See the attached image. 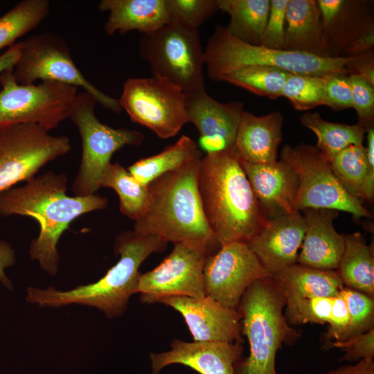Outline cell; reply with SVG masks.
I'll use <instances>...</instances> for the list:
<instances>
[{"label":"cell","instance_id":"83f0119b","mask_svg":"<svg viewBox=\"0 0 374 374\" xmlns=\"http://www.w3.org/2000/svg\"><path fill=\"white\" fill-rule=\"evenodd\" d=\"M230 17L227 32L244 43L260 46L268 19L270 0H217Z\"/></svg>","mask_w":374,"mask_h":374},{"label":"cell","instance_id":"603a6c76","mask_svg":"<svg viewBox=\"0 0 374 374\" xmlns=\"http://www.w3.org/2000/svg\"><path fill=\"white\" fill-rule=\"evenodd\" d=\"M283 124V116L278 111L260 116L244 111L234 145L239 159L254 164L276 161Z\"/></svg>","mask_w":374,"mask_h":374},{"label":"cell","instance_id":"8d00e7d4","mask_svg":"<svg viewBox=\"0 0 374 374\" xmlns=\"http://www.w3.org/2000/svg\"><path fill=\"white\" fill-rule=\"evenodd\" d=\"M333 297H315L285 302V318L288 323H328Z\"/></svg>","mask_w":374,"mask_h":374},{"label":"cell","instance_id":"ac0fdd59","mask_svg":"<svg viewBox=\"0 0 374 374\" xmlns=\"http://www.w3.org/2000/svg\"><path fill=\"white\" fill-rule=\"evenodd\" d=\"M241 342L184 341L177 339L170 349L149 355L152 374H159L170 365L181 364L199 374H235L242 359Z\"/></svg>","mask_w":374,"mask_h":374},{"label":"cell","instance_id":"f35d334b","mask_svg":"<svg viewBox=\"0 0 374 374\" xmlns=\"http://www.w3.org/2000/svg\"><path fill=\"white\" fill-rule=\"evenodd\" d=\"M353 108L357 112L358 124L367 130L373 127L374 86L366 80L354 75H349Z\"/></svg>","mask_w":374,"mask_h":374},{"label":"cell","instance_id":"ffe728a7","mask_svg":"<svg viewBox=\"0 0 374 374\" xmlns=\"http://www.w3.org/2000/svg\"><path fill=\"white\" fill-rule=\"evenodd\" d=\"M328 57H342L356 39L374 28L373 1L317 0Z\"/></svg>","mask_w":374,"mask_h":374},{"label":"cell","instance_id":"7402d4cb","mask_svg":"<svg viewBox=\"0 0 374 374\" xmlns=\"http://www.w3.org/2000/svg\"><path fill=\"white\" fill-rule=\"evenodd\" d=\"M302 212L306 229L297 263L336 271L345 247L344 235L339 234L333 224L339 211L306 208Z\"/></svg>","mask_w":374,"mask_h":374},{"label":"cell","instance_id":"7c38bea8","mask_svg":"<svg viewBox=\"0 0 374 374\" xmlns=\"http://www.w3.org/2000/svg\"><path fill=\"white\" fill-rule=\"evenodd\" d=\"M70 139L41 126L21 123L0 129V194L35 177L39 170L71 150Z\"/></svg>","mask_w":374,"mask_h":374},{"label":"cell","instance_id":"c3c4849f","mask_svg":"<svg viewBox=\"0 0 374 374\" xmlns=\"http://www.w3.org/2000/svg\"><path fill=\"white\" fill-rule=\"evenodd\" d=\"M325 374H374V362L372 359H364L355 364L340 366Z\"/></svg>","mask_w":374,"mask_h":374},{"label":"cell","instance_id":"bcb514c9","mask_svg":"<svg viewBox=\"0 0 374 374\" xmlns=\"http://www.w3.org/2000/svg\"><path fill=\"white\" fill-rule=\"evenodd\" d=\"M16 260L15 253L11 245L6 240L0 241V281L8 290L12 289L10 279L5 274V269L12 266Z\"/></svg>","mask_w":374,"mask_h":374},{"label":"cell","instance_id":"277c9868","mask_svg":"<svg viewBox=\"0 0 374 374\" xmlns=\"http://www.w3.org/2000/svg\"><path fill=\"white\" fill-rule=\"evenodd\" d=\"M167 245L155 235L122 232L114 244V253L120 258L98 280L66 291L53 287H28L26 301L48 307L87 305L98 308L107 318L121 317L127 310L130 296L136 294L140 266L151 254L163 251Z\"/></svg>","mask_w":374,"mask_h":374},{"label":"cell","instance_id":"6da1fadb","mask_svg":"<svg viewBox=\"0 0 374 374\" xmlns=\"http://www.w3.org/2000/svg\"><path fill=\"white\" fill-rule=\"evenodd\" d=\"M64 173L49 171L35 177L21 187L0 194V215L33 217L39 233L29 249L32 260L51 276L58 271L60 255L57 249L62 234L78 217L107 206V199L98 195L70 197L66 194Z\"/></svg>","mask_w":374,"mask_h":374},{"label":"cell","instance_id":"f6af8a7d","mask_svg":"<svg viewBox=\"0 0 374 374\" xmlns=\"http://www.w3.org/2000/svg\"><path fill=\"white\" fill-rule=\"evenodd\" d=\"M374 28L356 39L344 51L342 57H355L373 50Z\"/></svg>","mask_w":374,"mask_h":374},{"label":"cell","instance_id":"681fc988","mask_svg":"<svg viewBox=\"0 0 374 374\" xmlns=\"http://www.w3.org/2000/svg\"><path fill=\"white\" fill-rule=\"evenodd\" d=\"M21 51V42L15 43L0 55V76L6 70L11 69L17 62Z\"/></svg>","mask_w":374,"mask_h":374},{"label":"cell","instance_id":"2e32d148","mask_svg":"<svg viewBox=\"0 0 374 374\" xmlns=\"http://www.w3.org/2000/svg\"><path fill=\"white\" fill-rule=\"evenodd\" d=\"M185 94L188 123L197 129L202 148L206 153L233 149L244 104L218 102L206 93L205 87Z\"/></svg>","mask_w":374,"mask_h":374},{"label":"cell","instance_id":"ab89813d","mask_svg":"<svg viewBox=\"0 0 374 374\" xmlns=\"http://www.w3.org/2000/svg\"><path fill=\"white\" fill-rule=\"evenodd\" d=\"M288 2L289 0H270L269 17L260 46L272 49L283 50L285 12Z\"/></svg>","mask_w":374,"mask_h":374},{"label":"cell","instance_id":"f1b7e54d","mask_svg":"<svg viewBox=\"0 0 374 374\" xmlns=\"http://www.w3.org/2000/svg\"><path fill=\"white\" fill-rule=\"evenodd\" d=\"M302 125L314 133L316 147L330 161L351 145L363 144L366 129L361 125H347L328 121L318 113H305L300 117Z\"/></svg>","mask_w":374,"mask_h":374},{"label":"cell","instance_id":"ee69618b","mask_svg":"<svg viewBox=\"0 0 374 374\" xmlns=\"http://www.w3.org/2000/svg\"><path fill=\"white\" fill-rule=\"evenodd\" d=\"M348 75L359 76L374 86V51L373 50L364 54L350 57L346 64Z\"/></svg>","mask_w":374,"mask_h":374},{"label":"cell","instance_id":"60d3db41","mask_svg":"<svg viewBox=\"0 0 374 374\" xmlns=\"http://www.w3.org/2000/svg\"><path fill=\"white\" fill-rule=\"evenodd\" d=\"M323 105L335 111L353 108L349 75L341 73L326 75Z\"/></svg>","mask_w":374,"mask_h":374},{"label":"cell","instance_id":"484cf974","mask_svg":"<svg viewBox=\"0 0 374 374\" xmlns=\"http://www.w3.org/2000/svg\"><path fill=\"white\" fill-rule=\"evenodd\" d=\"M280 283L285 302L315 297H334L345 287L335 270L296 263L273 276Z\"/></svg>","mask_w":374,"mask_h":374},{"label":"cell","instance_id":"e0dca14e","mask_svg":"<svg viewBox=\"0 0 374 374\" xmlns=\"http://www.w3.org/2000/svg\"><path fill=\"white\" fill-rule=\"evenodd\" d=\"M159 303L183 317L194 341L241 342V314L212 298L172 296Z\"/></svg>","mask_w":374,"mask_h":374},{"label":"cell","instance_id":"d590c367","mask_svg":"<svg viewBox=\"0 0 374 374\" xmlns=\"http://www.w3.org/2000/svg\"><path fill=\"white\" fill-rule=\"evenodd\" d=\"M340 293L349 314V324L344 340L374 328L373 298L347 287H344Z\"/></svg>","mask_w":374,"mask_h":374},{"label":"cell","instance_id":"4fadbf2b","mask_svg":"<svg viewBox=\"0 0 374 374\" xmlns=\"http://www.w3.org/2000/svg\"><path fill=\"white\" fill-rule=\"evenodd\" d=\"M118 100L131 121L161 139L175 136L188 123L185 92L161 77L128 78Z\"/></svg>","mask_w":374,"mask_h":374},{"label":"cell","instance_id":"8992f818","mask_svg":"<svg viewBox=\"0 0 374 374\" xmlns=\"http://www.w3.org/2000/svg\"><path fill=\"white\" fill-rule=\"evenodd\" d=\"M204 51L207 75L215 82L221 81L234 71L250 66H273L292 74L348 75L346 64L350 59L323 57L248 44L233 37L222 26H216Z\"/></svg>","mask_w":374,"mask_h":374},{"label":"cell","instance_id":"9c48e42d","mask_svg":"<svg viewBox=\"0 0 374 374\" xmlns=\"http://www.w3.org/2000/svg\"><path fill=\"white\" fill-rule=\"evenodd\" d=\"M12 73L21 84L41 80L80 87L105 109L116 114L122 111L118 98L105 93L87 80L73 62L64 39L53 33L37 34L21 41L20 55Z\"/></svg>","mask_w":374,"mask_h":374},{"label":"cell","instance_id":"1f68e13d","mask_svg":"<svg viewBox=\"0 0 374 374\" xmlns=\"http://www.w3.org/2000/svg\"><path fill=\"white\" fill-rule=\"evenodd\" d=\"M330 162L335 175L346 191L361 202L367 200L368 164L363 144L344 148Z\"/></svg>","mask_w":374,"mask_h":374},{"label":"cell","instance_id":"44dd1931","mask_svg":"<svg viewBox=\"0 0 374 374\" xmlns=\"http://www.w3.org/2000/svg\"><path fill=\"white\" fill-rule=\"evenodd\" d=\"M240 162L269 219L294 212L299 180L296 172L289 164L281 159L260 164L240 160Z\"/></svg>","mask_w":374,"mask_h":374},{"label":"cell","instance_id":"74e56055","mask_svg":"<svg viewBox=\"0 0 374 374\" xmlns=\"http://www.w3.org/2000/svg\"><path fill=\"white\" fill-rule=\"evenodd\" d=\"M170 19L195 29L219 10L217 0H166Z\"/></svg>","mask_w":374,"mask_h":374},{"label":"cell","instance_id":"836d02e7","mask_svg":"<svg viewBox=\"0 0 374 374\" xmlns=\"http://www.w3.org/2000/svg\"><path fill=\"white\" fill-rule=\"evenodd\" d=\"M291 74L276 67L250 66L229 73L221 81L260 96L276 99L281 97L283 89Z\"/></svg>","mask_w":374,"mask_h":374},{"label":"cell","instance_id":"e575fe53","mask_svg":"<svg viewBox=\"0 0 374 374\" xmlns=\"http://www.w3.org/2000/svg\"><path fill=\"white\" fill-rule=\"evenodd\" d=\"M325 82L326 75L291 74L283 89L281 97L288 99L296 110H309L323 105Z\"/></svg>","mask_w":374,"mask_h":374},{"label":"cell","instance_id":"9a60e30c","mask_svg":"<svg viewBox=\"0 0 374 374\" xmlns=\"http://www.w3.org/2000/svg\"><path fill=\"white\" fill-rule=\"evenodd\" d=\"M270 276L247 242L226 243L206 260V296L224 306L238 310L247 289L255 281Z\"/></svg>","mask_w":374,"mask_h":374},{"label":"cell","instance_id":"d6986e66","mask_svg":"<svg viewBox=\"0 0 374 374\" xmlns=\"http://www.w3.org/2000/svg\"><path fill=\"white\" fill-rule=\"evenodd\" d=\"M305 229L303 215L292 212L269 219L247 244L265 270L274 276L297 263Z\"/></svg>","mask_w":374,"mask_h":374},{"label":"cell","instance_id":"d6a6232c","mask_svg":"<svg viewBox=\"0 0 374 374\" xmlns=\"http://www.w3.org/2000/svg\"><path fill=\"white\" fill-rule=\"evenodd\" d=\"M49 10L47 0H24L0 17V51L38 26Z\"/></svg>","mask_w":374,"mask_h":374},{"label":"cell","instance_id":"5b68a950","mask_svg":"<svg viewBox=\"0 0 374 374\" xmlns=\"http://www.w3.org/2000/svg\"><path fill=\"white\" fill-rule=\"evenodd\" d=\"M284 306L283 290L273 276L259 279L247 289L238 310L241 314V334L248 340L249 353L236 365L235 374H278V350L300 337L283 314Z\"/></svg>","mask_w":374,"mask_h":374},{"label":"cell","instance_id":"52a82bcc","mask_svg":"<svg viewBox=\"0 0 374 374\" xmlns=\"http://www.w3.org/2000/svg\"><path fill=\"white\" fill-rule=\"evenodd\" d=\"M96 100L83 91L71 105L69 118L79 131L82 153L72 190L75 196L95 194L100 188L101 177L111 163L113 154L125 145H139L144 135L136 130L113 128L102 123L94 112Z\"/></svg>","mask_w":374,"mask_h":374},{"label":"cell","instance_id":"8fae6325","mask_svg":"<svg viewBox=\"0 0 374 374\" xmlns=\"http://www.w3.org/2000/svg\"><path fill=\"white\" fill-rule=\"evenodd\" d=\"M12 70L0 76V129L33 123L49 132L69 118L78 87L55 81L21 84L13 78Z\"/></svg>","mask_w":374,"mask_h":374},{"label":"cell","instance_id":"3957f363","mask_svg":"<svg viewBox=\"0 0 374 374\" xmlns=\"http://www.w3.org/2000/svg\"><path fill=\"white\" fill-rule=\"evenodd\" d=\"M202 153L179 168L148 184L150 202L144 215L135 221L134 231L155 235L168 243H185L208 251L220 244L206 220L197 185Z\"/></svg>","mask_w":374,"mask_h":374},{"label":"cell","instance_id":"4dcf8cb0","mask_svg":"<svg viewBox=\"0 0 374 374\" xmlns=\"http://www.w3.org/2000/svg\"><path fill=\"white\" fill-rule=\"evenodd\" d=\"M100 187L111 188L117 193L121 212L134 222L145 213L150 202L148 186L139 182L118 163L107 166Z\"/></svg>","mask_w":374,"mask_h":374},{"label":"cell","instance_id":"7a4b0ae2","mask_svg":"<svg viewBox=\"0 0 374 374\" xmlns=\"http://www.w3.org/2000/svg\"><path fill=\"white\" fill-rule=\"evenodd\" d=\"M197 185L206 220L220 246L247 242L269 220L234 148L202 157Z\"/></svg>","mask_w":374,"mask_h":374},{"label":"cell","instance_id":"cb8c5ba5","mask_svg":"<svg viewBox=\"0 0 374 374\" xmlns=\"http://www.w3.org/2000/svg\"><path fill=\"white\" fill-rule=\"evenodd\" d=\"M98 8L109 12L104 25L109 35L132 30L148 34L170 20L166 0H102Z\"/></svg>","mask_w":374,"mask_h":374},{"label":"cell","instance_id":"4316f807","mask_svg":"<svg viewBox=\"0 0 374 374\" xmlns=\"http://www.w3.org/2000/svg\"><path fill=\"white\" fill-rule=\"evenodd\" d=\"M345 247L336 271L344 286L373 298V248L359 232L344 235Z\"/></svg>","mask_w":374,"mask_h":374},{"label":"cell","instance_id":"30bf717a","mask_svg":"<svg viewBox=\"0 0 374 374\" xmlns=\"http://www.w3.org/2000/svg\"><path fill=\"white\" fill-rule=\"evenodd\" d=\"M280 159L298 176L294 212L306 208H327L345 211L356 218L371 217L362 202L350 195L335 175L330 161L312 145H286Z\"/></svg>","mask_w":374,"mask_h":374},{"label":"cell","instance_id":"b9f144b4","mask_svg":"<svg viewBox=\"0 0 374 374\" xmlns=\"http://www.w3.org/2000/svg\"><path fill=\"white\" fill-rule=\"evenodd\" d=\"M331 347L341 349L345 355L341 359L349 362L359 361L374 357V328L343 341L329 344Z\"/></svg>","mask_w":374,"mask_h":374},{"label":"cell","instance_id":"7dc6e473","mask_svg":"<svg viewBox=\"0 0 374 374\" xmlns=\"http://www.w3.org/2000/svg\"><path fill=\"white\" fill-rule=\"evenodd\" d=\"M367 145L366 154L368 164V192L367 201H371L374 196V128L366 130Z\"/></svg>","mask_w":374,"mask_h":374},{"label":"cell","instance_id":"7bdbcfd3","mask_svg":"<svg viewBox=\"0 0 374 374\" xmlns=\"http://www.w3.org/2000/svg\"><path fill=\"white\" fill-rule=\"evenodd\" d=\"M328 328L324 339L329 345L335 341H342L349 324V314L346 303L340 292L333 297Z\"/></svg>","mask_w":374,"mask_h":374},{"label":"cell","instance_id":"5bb4252c","mask_svg":"<svg viewBox=\"0 0 374 374\" xmlns=\"http://www.w3.org/2000/svg\"><path fill=\"white\" fill-rule=\"evenodd\" d=\"M170 254L153 269L140 274L136 293L144 304L172 296H206L204 267L208 251L185 244H173Z\"/></svg>","mask_w":374,"mask_h":374},{"label":"cell","instance_id":"f546056e","mask_svg":"<svg viewBox=\"0 0 374 374\" xmlns=\"http://www.w3.org/2000/svg\"><path fill=\"white\" fill-rule=\"evenodd\" d=\"M197 150V145L193 139L182 135L174 144L157 154L136 161L127 170L139 182L148 186L160 176L181 167Z\"/></svg>","mask_w":374,"mask_h":374},{"label":"cell","instance_id":"d4e9b609","mask_svg":"<svg viewBox=\"0 0 374 374\" xmlns=\"http://www.w3.org/2000/svg\"><path fill=\"white\" fill-rule=\"evenodd\" d=\"M283 50L328 57L317 0H289Z\"/></svg>","mask_w":374,"mask_h":374},{"label":"cell","instance_id":"ba28073f","mask_svg":"<svg viewBox=\"0 0 374 374\" xmlns=\"http://www.w3.org/2000/svg\"><path fill=\"white\" fill-rule=\"evenodd\" d=\"M139 53L150 64L154 76L181 87L185 93L204 87V51L197 29L177 20L143 34Z\"/></svg>","mask_w":374,"mask_h":374}]
</instances>
